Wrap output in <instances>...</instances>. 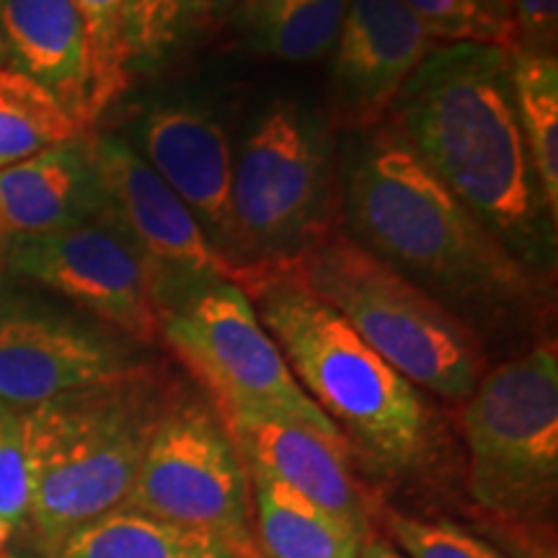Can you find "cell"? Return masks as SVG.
Returning a JSON list of instances; mask_svg holds the SVG:
<instances>
[{
	"label": "cell",
	"instance_id": "obj_16",
	"mask_svg": "<svg viewBox=\"0 0 558 558\" xmlns=\"http://www.w3.org/2000/svg\"><path fill=\"white\" fill-rule=\"evenodd\" d=\"M88 137L0 169V241L54 233L109 207Z\"/></svg>",
	"mask_w": 558,
	"mask_h": 558
},
{
	"label": "cell",
	"instance_id": "obj_29",
	"mask_svg": "<svg viewBox=\"0 0 558 558\" xmlns=\"http://www.w3.org/2000/svg\"><path fill=\"white\" fill-rule=\"evenodd\" d=\"M354 558H403L390 543L378 538H365L360 543V550Z\"/></svg>",
	"mask_w": 558,
	"mask_h": 558
},
{
	"label": "cell",
	"instance_id": "obj_12",
	"mask_svg": "<svg viewBox=\"0 0 558 558\" xmlns=\"http://www.w3.org/2000/svg\"><path fill=\"white\" fill-rule=\"evenodd\" d=\"M135 143L145 163L190 207L230 269L233 150L215 111L194 99L156 101L140 117Z\"/></svg>",
	"mask_w": 558,
	"mask_h": 558
},
{
	"label": "cell",
	"instance_id": "obj_25",
	"mask_svg": "<svg viewBox=\"0 0 558 558\" xmlns=\"http://www.w3.org/2000/svg\"><path fill=\"white\" fill-rule=\"evenodd\" d=\"M437 45H486L514 52L509 0H403Z\"/></svg>",
	"mask_w": 558,
	"mask_h": 558
},
{
	"label": "cell",
	"instance_id": "obj_5",
	"mask_svg": "<svg viewBox=\"0 0 558 558\" xmlns=\"http://www.w3.org/2000/svg\"><path fill=\"white\" fill-rule=\"evenodd\" d=\"M337 140L316 109L277 99L256 117L233 158L230 277L292 269L339 230Z\"/></svg>",
	"mask_w": 558,
	"mask_h": 558
},
{
	"label": "cell",
	"instance_id": "obj_26",
	"mask_svg": "<svg viewBox=\"0 0 558 558\" xmlns=\"http://www.w3.org/2000/svg\"><path fill=\"white\" fill-rule=\"evenodd\" d=\"M32 478L24 445V414L0 407V520L11 533L29 522Z\"/></svg>",
	"mask_w": 558,
	"mask_h": 558
},
{
	"label": "cell",
	"instance_id": "obj_17",
	"mask_svg": "<svg viewBox=\"0 0 558 558\" xmlns=\"http://www.w3.org/2000/svg\"><path fill=\"white\" fill-rule=\"evenodd\" d=\"M0 37L13 70L37 81L90 135L86 45L70 0H0Z\"/></svg>",
	"mask_w": 558,
	"mask_h": 558
},
{
	"label": "cell",
	"instance_id": "obj_15",
	"mask_svg": "<svg viewBox=\"0 0 558 558\" xmlns=\"http://www.w3.org/2000/svg\"><path fill=\"white\" fill-rule=\"evenodd\" d=\"M246 471L271 476L367 538L365 494L349 469L347 439L277 418L226 422Z\"/></svg>",
	"mask_w": 558,
	"mask_h": 558
},
{
	"label": "cell",
	"instance_id": "obj_28",
	"mask_svg": "<svg viewBox=\"0 0 558 558\" xmlns=\"http://www.w3.org/2000/svg\"><path fill=\"white\" fill-rule=\"evenodd\" d=\"M514 52L556 54L558 0H509Z\"/></svg>",
	"mask_w": 558,
	"mask_h": 558
},
{
	"label": "cell",
	"instance_id": "obj_27",
	"mask_svg": "<svg viewBox=\"0 0 558 558\" xmlns=\"http://www.w3.org/2000/svg\"><path fill=\"white\" fill-rule=\"evenodd\" d=\"M390 533L411 558H507L452 522H429L396 514L390 520Z\"/></svg>",
	"mask_w": 558,
	"mask_h": 558
},
{
	"label": "cell",
	"instance_id": "obj_10",
	"mask_svg": "<svg viewBox=\"0 0 558 558\" xmlns=\"http://www.w3.org/2000/svg\"><path fill=\"white\" fill-rule=\"evenodd\" d=\"M5 262L19 275L58 290L132 341H153L158 311L145 256L107 207L75 226L9 241Z\"/></svg>",
	"mask_w": 558,
	"mask_h": 558
},
{
	"label": "cell",
	"instance_id": "obj_3",
	"mask_svg": "<svg viewBox=\"0 0 558 558\" xmlns=\"http://www.w3.org/2000/svg\"><path fill=\"white\" fill-rule=\"evenodd\" d=\"M235 284L254 303L300 388L344 439L352 437L388 471H407L424 458L429 416L422 396L295 271H243Z\"/></svg>",
	"mask_w": 558,
	"mask_h": 558
},
{
	"label": "cell",
	"instance_id": "obj_21",
	"mask_svg": "<svg viewBox=\"0 0 558 558\" xmlns=\"http://www.w3.org/2000/svg\"><path fill=\"white\" fill-rule=\"evenodd\" d=\"M512 94L535 177L558 220V58L512 52Z\"/></svg>",
	"mask_w": 558,
	"mask_h": 558
},
{
	"label": "cell",
	"instance_id": "obj_20",
	"mask_svg": "<svg viewBox=\"0 0 558 558\" xmlns=\"http://www.w3.org/2000/svg\"><path fill=\"white\" fill-rule=\"evenodd\" d=\"M349 0H246L243 34L254 52L282 62L331 54Z\"/></svg>",
	"mask_w": 558,
	"mask_h": 558
},
{
	"label": "cell",
	"instance_id": "obj_4",
	"mask_svg": "<svg viewBox=\"0 0 558 558\" xmlns=\"http://www.w3.org/2000/svg\"><path fill=\"white\" fill-rule=\"evenodd\" d=\"M171 396L148 367L24 411L32 530L41 554L124 505Z\"/></svg>",
	"mask_w": 558,
	"mask_h": 558
},
{
	"label": "cell",
	"instance_id": "obj_1",
	"mask_svg": "<svg viewBox=\"0 0 558 558\" xmlns=\"http://www.w3.org/2000/svg\"><path fill=\"white\" fill-rule=\"evenodd\" d=\"M337 163L344 233L458 318L543 303L546 279L445 190L388 117L349 130Z\"/></svg>",
	"mask_w": 558,
	"mask_h": 558
},
{
	"label": "cell",
	"instance_id": "obj_19",
	"mask_svg": "<svg viewBox=\"0 0 558 558\" xmlns=\"http://www.w3.org/2000/svg\"><path fill=\"white\" fill-rule=\"evenodd\" d=\"M256 541L269 558H354L365 535L282 481L248 471Z\"/></svg>",
	"mask_w": 558,
	"mask_h": 558
},
{
	"label": "cell",
	"instance_id": "obj_14",
	"mask_svg": "<svg viewBox=\"0 0 558 558\" xmlns=\"http://www.w3.org/2000/svg\"><path fill=\"white\" fill-rule=\"evenodd\" d=\"M437 41L403 0H349L331 50V99L347 130L373 128Z\"/></svg>",
	"mask_w": 558,
	"mask_h": 558
},
{
	"label": "cell",
	"instance_id": "obj_11",
	"mask_svg": "<svg viewBox=\"0 0 558 558\" xmlns=\"http://www.w3.org/2000/svg\"><path fill=\"white\" fill-rule=\"evenodd\" d=\"M88 143L109 207L148 264L158 313L202 282L230 279L228 264L207 241L190 207L145 163L135 145L114 135L88 137Z\"/></svg>",
	"mask_w": 558,
	"mask_h": 558
},
{
	"label": "cell",
	"instance_id": "obj_9",
	"mask_svg": "<svg viewBox=\"0 0 558 558\" xmlns=\"http://www.w3.org/2000/svg\"><path fill=\"white\" fill-rule=\"evenodd\" d=\"M120 509L202 530L259 556L246 465L218 414L197 401L171 403Z\"/></svg>",
	"mask_w": 558,
	"mask_h": 558
},
{
	"label": "cell",
	"instance_id": "obj_31",
	"mask_svg": "<svg viewBox=\"0 0 558 558\" xmlns=\"http://www.w3.org/2000/svg\"><path fill=\"white\" fill-rule=\"evenodd\" d=\"M239 0H207V9H228V5H235Z\"/></svg>",
	"mask_w": 558,
	"mask_h": 558
},
{
	"label": "cell",
	"instance_id": "obj_22",
	"mask_svg": "<svg viewBox=\"0 0 558 558\" xmlns=\"http://www.w3.org/2000/svg\"><path fill=\"white\" fill-rule=\"evenodd\" d=\"M78 137L86 132L37 81L0 68V169Z\"/></svg>",
	"mask_w": 558,
	"mask_h": 558
},
{
	"label": "cell",
	"instance_id": "obj_13",
	"mask_svg": "<svg viewBox=\"0 0 558 558\" xmlns=\"http://www.w3.org/2000/svg\"><path fill=\"white\" fill-rule=\"evenodd\" d=\"M137 367L128 347L78 324L0 311V407L24 414Z\"/></svg>",
	"mask_w": 558,
	"mask_h": 558
},
{
	"label": "cell",
	"instance_id": "obj_30",
	"mask_svg": "<svg viewBox=\"0 0 558 558\" xmlns=\"http://www.w3.org/2000/svg\"><path fill=\"white\" fill-rule=\"evenodd\" d=\"M11 538V530L5 527V522L0 520V558H3V550H5V543Z\"/></svg>",
	"mask_w": 558,
	"mask_h": 558
},
{
	"label": "cell",
	"instance_id": "obj_2",
	"mask_svg": "<svg viewBox=\"0 0 558 558\" xmlns=\"http://www.w3.org/2000/svg\"><path fill=\"white\" fill-rule=\"evenodd\" d=\"M388 120L527 269L554 275L558 220L543 199L514 109L512 52L437 45L401 86Z\"/></svg>",
	"mask_w": 558,
	"mask_h": 558
},
{
	"label": "cell",
	"instance_id": "obj_32",
	"mask_svg": "<svg viewBox=\"0 0 558 558\" xmlns=\"http://www.w3.org/2000/svg\"><path fill=\"white\" fill-rule=\"evenodd\" d=\"M11 65L9 62V52H5V45H3V37H0V68Z\"/></svg>",
	"mask_w": 558,
	"mask_h": 558
},
{
	"label": "cell",
	"instance_id": "obj_7",
	"mask_svg": "<svg viewBox=\"0 0 558 558\" xmlns=\"http://www.w3.org/2000/svg\"><path fill=\"white\" fill-rule=\"evenodd\" d=\"M158 329L207 390L222 424L277 418L344 437L300 388L254 303L230 279L192 288L158 313Z\"/></svg>",
	"mask_w": 558,
	"mask_h": 558
},
{
	"label": "cell",
	"instance_id": "obj_24",
	"mask_svg": "<svg viewBox=\"0 0 558 558\" xmlns=\"http://www.w3.org/2000/svg\"><path fill=\"white\" fill-rule=\"evenodd\" d=\"M207 0H122L130 70H156L173 58L205 16Z\"/></svg>",
	"mask_w": 558,
	"mask_h": 558
},
{
	"label": "cell",
	"instance_id": "obj_8",
	"mask_svg": "<svg viewBox=\"0 0 558 558\" xmlns=\"http://www.w3.org/2000/svg\"><path fill=\"white\" fill-rule=\"evenodd\" d=\"M473 499L499 518L546 512L558 492V354L554 344L484 373L465 399Z\"/></svg>",
	"mask_w": 558,
	"mask_h": 558
},
{
	"label": "cell",
	"instance_id": "obj_6",
	"mask_svg": "<svg viewBox=\"0 0 558 558\" xmlns=\"http://www.w3.org/2000/svg\"><path fill=\"white\" fill-rule=\"evenodd\" d=\"M292 271L414 388L465 401L484 378V347L473 326L341 228L311 248Z\"/></svg>",
	"mask_w": 558,
	"mask_h": 558
},
{
	"label": "cell",
	"instance_id": "obj_18",
	"mask_svg": "<svg viewBox=\"0 0 558 558\" xmlns=\"http://www.w3.org/2000/svg\"><path fill=\"white\" fill-rule=\"evenodd\" d=\"M41 558H251L230 543L150 514L114 509L73 530Z\"/></svg>",
	"mask_w": 558,
	"mask_h": 558
},
{
	"label": "cell",
	"instance_id": "obj_23",
	"mask_svg": "<svg viewBox=\"0 0 558 558\" xmlns=\"http://www.w3.org/2000/svg\"><path fill=\"white\" fill-rule=\"evenodd\" d=\"M83 26L86 45V86H88V130L120 101L130 88V60L124 47L122 0H70Z\"/></svg>",
	"mask_w": 558,
	"mask_h": 558
}]
</instances>
